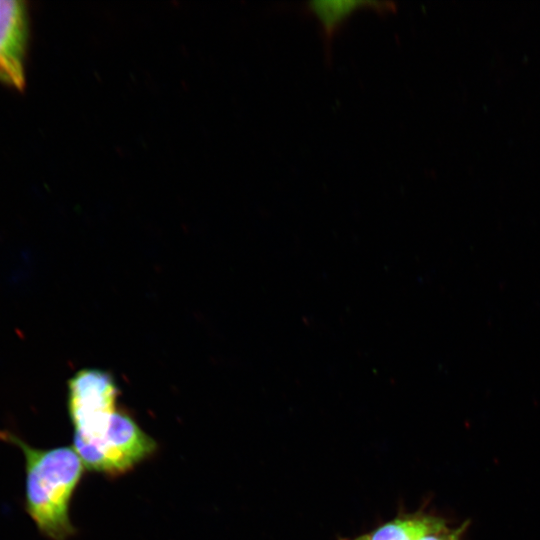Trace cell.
Wrapping results in <instances>:
<instances>
[{
    "label": "cell",
    "instance_id": "6da1fadb",
    "mask_svg": "<svg viewBox=\"0 0 540 540\" xmlns=\"http://www.w3.org/2000/svg\"><path fill=\"white\" fill-rule=\"evenodd\" d=\"M0 438L24 454L26 512L44 536L67 540L76 532L69 507L85 468L81 458L73 447L37 449L9 432H1Z\"/></svg>",
    "mask_w": 540,
    "mask_h": 540
},
{
    "label": "cell",
    "instance_id": "7a4b0ae2",
    "mask_svg": "<svg viewBox=\"0 0 540 540\" xmlns=\"http://www.w3.org/2000/svg\"><path fill=\"white\" fill-rule=\"evenodd\" d=\"M73 448L87 470L118 476L154 454L157 443L129 414L117 409L100 434L73 439Z\"/></svg>",
    "mask_w": 540,
    "mask_h": 540
},
{
    "label": "cell",
    "instance_id": "3957f363",
    "mask_svg": "<svg viewBox=\"0 0 540 540\" xmlns=\"http://www.w3.org/2000/svg\"><path fill=\"white\" fill-rule=\"evenodd\" d=\"M119 391L114 378L100 369H84L70 379L68 411L74 437L88 439L97 435L117 410Z\"/></svg>",
    "mask_w": 540,
    "mask_h": 540
},
{
    "label": "cell",
    "instance_id": "277c9868",
    "mask_svg": "<svg viewBox=\"0 0 540 540\" xmlns=\"http://www.w3.org/2000/svg\"><path fill=\"white\" fill-rule=\"evenodd\" d=\"M28 39V10L25 1L0 0V80L23 89Z\"/></svg>",
    "mask_w": 540,
    "mask_h": 540
},
{
    "label": "cell",
    "instance_id": "5b68a950",
    "mask_svg": "<svg viewBox=\"0 0 540 540\" xmlns=\"http://www.w3.org/2000/svg\"><path fill=\"white\" fill-rule=\"evenodd\" d=\"M309 11L318 19L324 35L331 38L341 25L359 9H371L377 12H388L394 5L384 1H349V0H322L307 4Z\"/></svg>",
    "mask_w": 540,
    "mask_h": 540
},
{
    "label": "cell",
    "instance_id": "8992f818",
    "mask_svg": "<svg viewBox=\"0 0 540 540\" xmlns=\"http://www.w3.org/2000/svg\"><path fill=\"white\" fill-rule=\"evenodd\" d=\"M437 519L422 513L403 516L378 527L368 535L369 540H419Z\"/></svg>",
    "mask_w": 540,
    "mask_h": 540
},
{
    "label": "cell",
    "instance_id": "52a82bcc",
    "mask_svg": "<svg viewBox=\"0 0 540 540\" xmlns=\"http://www.w3.org/2000/svg\"><path fill=\"white\" fill-rule=\"evenodd\" d=\"M469 526L464 522L457 527L449 526L442 518H438L435 524L419 540H462Z\"/></svg>",
    "mask_w": 540,
    "mask_h": 540
}]
</instances>
